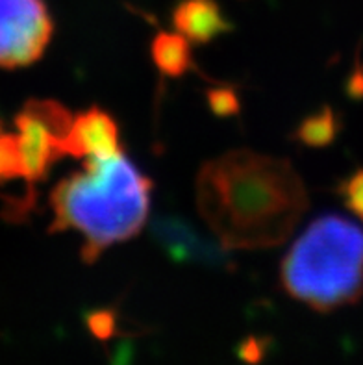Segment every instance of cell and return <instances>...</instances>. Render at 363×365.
<instances>
[{"label":"cell","instance_id":"6da1fadb","mask_svg":"<svg viewBox=\"0 0 363 365\" xmlns=\"http://www.w3.org/2000/svg\"><path fill=\"white\" fill-rule=\"evenodd\" d=\"M197 206L226 249L256 250L290 240L310 199L290 160L237 148L200 167Z\"/></svg>","mask_w":363,"mask_h":365},{"label":"cell","instance_id":"7a4b0ae2","mask_svg":"<svg viewBox=\"0 0 363 365\" xmlns=\"http://www.w3.org/2000/svg\"><path fill=\"white\" fill-rule=\"evenodd\" d=\"M152 180L121 150L88 158L82 171L56 184L51 193L54 219L48 232H80V256L95 264L110 247L141 232L150 212Z\"/></svg>","mask_w":363,"mask_h":365},{"label":"cell","instance_id":"3957f363","mask_svg":"<svg viewBox=\"0 0 363 365\" xmlns=\"http://www.w3.org/2000/svg\"><path fill=\"white\" fill-rule=\"evenodd\" d=\"M285 293L315 312L354 304L363 295V230L341 215H321L280 265Z\"/></svg>","mask_w":363,"mask_h":365},{"label":"cell","instance_id":"277c9868","mask_svg":"<svg viewBox=\"0 0 363 365\" xmlns=\"http://www.w3.org/2000/svg\"><path fill=\"white\" fill-rule=\"evenodd\" d=\"M73 113L56 101H30L15 117L17 145L23 162V178L28 182L26 199L17 202V217L34 206L36 182L45 180L51 167L65 156L63 139L73 125Z\"/></svg>","mask_w":363,"mask_h":365},{"label":"cell","instance_id":"5b68a950","mask_svg":"<svg viewBox=\"0 0 363 365\" xmlns=\"http://www.w3.org/2000/svg\"><path fill=\"white\" fill-rule=\"evenodd\" d=\"M52 32L45 0H0V67L15 69L39 60Z\"/></svg>","mask_w":363,"mask_h":365},{"label":"cell","instance_id":"8992f818","mask_svg":"<svg viewBox=\"0 0 363 365\" xmlns=\"http://www.w3.org/2000/svg\"><path fill=\"white\" fill-rule=\"evenodd\" d=\"M152 240L156 241L175 264L200 265L210 269H232L230 249L221 241L208 240L185 219L176 215H160L150 225Z\"/></svg>","mask_w":363,"mask_h":365},{"label":"cell","instance_id":"52a82bcc","mask_svg":"<svg viewBox=\"0 0 363 365\" xmlns=\"http://www.w3.org/2000/svg\"><path fill=\"white\" fill-rule=\"evenodd\" d=\"M65 156L88 160L121 153L119 126L116 119L98 106H91L73 119L63 139Z\"/></svg>","mask_w":363,"mask_h":365},{"label":"cell","instance_id":"ba28073f","mask_svg":"<svg viewBox=\"0 0 363 365\" xmlns=\"http://www.w3.org/2000/svg\"><path fill=\"white\" fill-rule=\"evenodd\" d=\"M170 21L180 36L197 45H206L234 28L217 0H180Z\"/></svg>","mask_w":363,"mask_h":365},{"label":"cell","instance_id":"9c48e42d","mask_svg":"<svg viewBox=\"0 0 363 365\" xmlns=\"http://www.w3.org/2000/svg\"><path fill=\"white\" fill-rule=\"evenodd\" d=\"M150 54L160 74L169 78H180L189 69H193L191 46L188 39L178 32H158L152 39Z\"/></svg>","mask_w":363,"mask_h":365},{"label":"cell","instance_id":"30bf717a","mask_svg":"<svg viewBox=\"0 0 363 365\" xmlns=\"http://www.w3.org/2000/svg\"><path fill=\"white\" fill-rule=\"evenodd\" d=\"M341 132V119L332 106H322L321 110L304 117L291 134V139L308 148L330 147Z\"/></svg>","mask_w":363,"mask_h":365},{"label":"cell","instance_id":"8fae6325","mask_svg":"<svg viewBox=\"0 0 363 365\" xmlns=\"http://www.w3.org/2000/svg\"><path fill=\"white\" fill-rule=\"evenodd\" d=\"M208 108L219 119L234 117L241 111V101L234 88H212L206 91Z\"/></svg>","mask_w":363,"mask_h":365},{"label":"cell","instance_id":"7c38bea8","mask_svg":"<svg viewBox=\"0 0 363 365\" xmlns=\"http://www.w3.org/2000/svg\"><path fill=\"white\" fill-rule=\"evenodd\" d=\"M86 327L98 341H108L117 334V314L110 308L89 312L86 315Z\"/></svg>","mask_w":363,"mask_h":365},{"label":"cell","instance_id":"4fadbf2b","mask_svg":"<svg viewBox=\"0 0 363 365\" xmlns=\"http://www.w3.org/2000/svg\"><path fill=\"white\" fill-rule=\"evenodd\" d=\"M339 195L343 197L347 208L363 221V169L356 171L341 184Z\"/></svg>","mask_w":363,"mask_h":365},{"label":"cell","instance_id":"5bb4252c","mask_svg":"<svg viewBox=\"0 0 363 365\" xmlns=\"http://www.w3.org/2000/svg\"><path fill=\"white\" fill-rule=\"evenodd\" d=\"M269 351V339L257 338V336H248L237 347V356L248 365H257L265 358Z\"/></svg>","mask_w":363,"mask_h":365},{"label":"cell","instance_id":"9a60e30c","mask_svg":"<svg viewBox=\"0 0 363 365\" xmlns=\"http://www.w3.org/2000/svg\"><path fill=\"white\" fill-rule=\"evenodd\" d=\"M349 95L352 98H363V67L358 63L356 71L349 80Z\"/></svg>","mask_w":363,"mask_h":365},{"label":"cell","instance_id":"2e32d148","mask_svg":"<svg viewBox=\"0 0 363 365\" xmlns=\"http://www.w3.org/2000/svg\"><path fill=\"white\" fill-rule=\"evenodd\" d=\"M133 358V351L132 345L128 341H123L117 347L116 354H113V360H111V365H130Z\"/></svg>","mask_w":363,"mask_h":365},{"label":"cell","instance_id":"e0dca14e","mask_svg":"<svg viewBox=\"0 0 363 365\" xmlns=\"http://www.w3.org/2000/svg\"><path fill=\"white\" fill-rule=\"evenodd\" d=\"M0 180H2V171H0Z\"/></svg>","mask_w":363,"mask_h":365}]
</instances>
